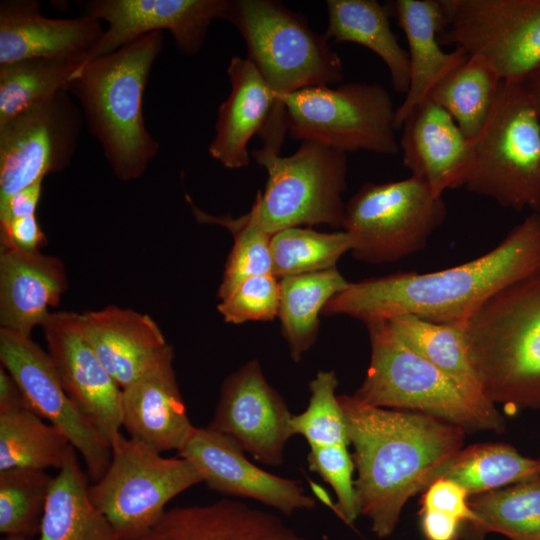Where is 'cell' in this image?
<instances>
[{
	"instance_id": "cell-1",
	"label": "cell",
	"mask_w": 540,
	"mask_h": 540,
	"mask_svg": "<svg viewBox=\"0 0 540 540\" xmlns=\"http://www.w3.org/2000/svg\"><path fill=\"white\" fill-rule=\"evenodd\" d=\"M539 271L540 214L530 213L493 249L464 264L349 282L327 302L322 315H347L366 323L408 314L464 324L496 292Z\"/></svg>"
},
{
	"instance_id": "cell-2",
	"label": "cell",
	"mask_w": 540,
	"mask_h": 540,
	"mask_svg": "<svg viewBox=\"0 0 540 540\" xmlns=\"http://www.w3.org/2000/svg\"><path fill=\"white\" fill-rule=\"evenodd\" d=\"M338 399L354 449L360 514L368 517L378 538L389 537L407 501L463 448L466 432L430 415L370 406L353 395Z\"/></svg>"
},
{
	"instance_id": "cell-3",
	"label": "cell",
	"mask_w": 540,
	"mask_h": 540,
	"mask_svg": "<svg viewBox=\"0 0 540 540\" xmlns=\"http://www.w3.org/2000/svg\"><path fill=\"white\" fill-rule=\"evenodd\" d=\"M163 33L152 32L118 50L87 61L66 90L79 101L89 132L122 181L143 175L159 144L148 132L143 96Z\"/></svg>"
},
{
	"instance_id": "cell-4",
	"label": "cell",
	"mask_w": 540,
	"mask_h": 540,
	"mask_svg": "<svg viewBox=\"0 0 540 540\" xmlns=\"http://www.w3.org/2000/svg\"><path fill=\"white\" fill-rule=\"evenodd\" d=\"M227 21L246 43L247 59L270 87L275 105L259 134L263 146L281 149L289 131L283 98L312 86L343 79V65L324 34L275 0H230Z\"/></svg>"
},
{
	"instance_id": "cell-5",
	"label": "cell",
	"mask_w": 540,
	"mask_h": 540,
	"mask_svg": "<svg viewBox=\"0 0 540 540\" xmlns=\"http://www.w3.org/2000/svg\"><path fill=\"white\" fill-rule=\"evenodd\" d=\"M464 336L491 403L540 408V271L487 299L464 323Z\"/></svg>"
},
{
	"instance_id": "cell-6",
	"label": "cell",
	"mask_w": 540,
	"mask_h": 540,
	"mask_svg": "<svg viewBox=\"0 0 540 540\" xmlns=\"http://www.w3.org/2000/svg\"><path fill=\"white\" fill-rule=\"evenodd\" d=\"M371 345L366 376L353 396L380 408L418 412L439 418L465 432L501 433L505 419L480 399L409 348L388 320L364 323Z\"/></svg>"
},
{
	"instance_id": "cell-7",
	"label": "cell",
	"mask_w": 540,
	"mask_h": 540,
	"mask_svg": "<svg viewBox=\"0 0 540 540\" xmlns=\"http://www.w3.org/2000/svg\"><path fill=\"white\" fill-rule=\"evenodd\" d=\"M473 145L466 189L504 208L540 214V120L521 83L501 82Z\"/></svg>"
},
{
	"instance_id": "cell-8",
	"label": "cell",
	"mask_w": 540,
	"mask_h": 540,
	"mask_svg": "<svg viewBox=\"0 0 540 540\" xmlns=\"http://www.w3.org/2000/svg\"><path fill=\"white\" fill-rule=\"evenodd\" d=\"M111 451L110 464L89 486V495L121 540L144 536L164 515L171 499L203 482L200 471L186 458H165L121 433L113 439Z\"/></svg>"
},
{
	"instance_id": "cell-9",
	"label": "cell",
	"mask_w": 540,
	"mask_h": 540,
	"mask_svg": "<svg viewBox=\"0 0 540 540\" xmlns=\"http://www.w3.org/2000/svg\"><path fill=\"white\" fill-rule=\"evenodd\" d=\"M289 135L342 153L368 151L392 156L400 150L396 108L379 83L349 82L307 87L283 98Z\"/></svg>"
},
{
	"instance_id": "cell-10",
	"label": "cell",
	"mask_w": 540,
	"mask_h": 540,
	"mask_svg": "<svg viewBox=\"0 0 540 540\" xmlns=\"http://www.w3.org/2000/svg\"><path fill=\"white\" fill-rule=\"evenodd\" d=\"M446 216L443 197L411 175L362 185L345 205L342 229L350 238L355 259L391 263L422 250Z\"/></svg>"
},
{
	"instance_id": "cell-11",
	"label": "cell",
	"mask_w": 540,
	"mask_h": 540,
	"mask_svg": "<svg viewBox=\"0 0 540 540\" xmlns=\"http://www.w3.org/2000/svg\"><path fill=\"white\" fill-rule=\"evenodd\" d=\"M267 172L263 192L256 194L262 227L269 235L293 227L328 225L342 228L347 157L319 143L303 141L295 153L251 151Z\"/></svg>"
},
{
	"instance_id": "cell-12",
	"label": "cell",
	"mask_w": 540,
	"mask_h": 540,
	"mask_svg": "<svg viewBox=\"0 0 540 540\" xmlns=\"http://www.w3.org/2000/svg\"><path fill=\"white\" fill-rule=\"evenodd\" d=\"M441 45L484 58L502 81L521 83L540 64V0H440Z\"/></svg>"
},
{
	"instance_id": "cell-13",
	"label": "cell",
	"mask_w": 540,
	"mask_h": 540,
	"mask_svg": "<svg viewBox=\"0 0 540 540\" xmlns=\"http://www.w3.org/2000/svg\"><path fill=\"white\" fill-rule=\"evenodd\" d=\"M83 116L67 90L0 124V205L69 165Z\"/></svg>"
},
{
	"instance_id": "cell-14",
	"label": "cell",
	"mask_w": 540,
	"mask_h": 540,
	"mask_svg": "<svg viewBox=\"0 0 540 540\" xmlns=\"http://www.w3.org/2000/svg\"><path fill=\"white\" fill-rule=\"evenodd\" d=\"M0 360L29 408L68 439L90 479L98 481L110 464L111 446L69 398L49 353L30 336L0 328Z\"/></svg>"
},
{
	"instance_id": "cell-15",
	"label": "cell",
	"mask_w": 540,
	"mask_h": 540,
	"mask_svg": "<svg viewBox=\"0 0 540 540\" xmlns=\"http://www.w3.org/2000/svg\"><path fill=\"white\" fill-rule=\"evenodd\" d=\"M292 416L285 400L267 382L259 362L251 360L224 380L207 427L258 462L278 466L293 436Z\"/></svg>"
},
{
	"instance_id": "cell-16",
	"label": "cell",
	"mask_w": 540,
	"mask_h": 540,
	"mask_svg": "<svg viewBox=\"0 0 540 540\" xmlns=\"http://www.w3.org/2000/svg\"><path fill=\"white\" fill-rule=\"evenodd\" d=\"M230 0H92L84 16L108 28L89 61L112 53L147 34L167 30L180 53L195 55L203 47L213 20L226 18Z\"/></svg>"
},
{
	"instance_id": "cell-17",
	"label": "cell",
	"mask_w": 540,
	"mask_h": 540,
	"mask_svg": "<svg viewBox=\"0 0 540 540\" xmlns=\"http://www.w3.org/2000/svg\"><path fill=\"white\" fill-rule=\"evenodd\" d=\"M42 327L66 393L111 446L122 426V388L85 340L80 314L52 312Z\"/></svg>"
},
{
	"instance_id": "cell-18",
	"label": "cell",
	"mask_w": 540,
	"mask_h": 540,
	"mask_svg": "<svg viewBox=\"0 0 540 540\" xmlns=\"http://www.w3.org/2000/svg\"><path fill=\"white\" fill-rule=\"evenodd\" d=\"M178 454L197 467L210 489L222 494L255 500L284 515L316 506L298 481L259 468L235 443L208 427H196Z\"/></svg>"
},
{
	"instance_id": "cell-19",
	"label": "cell",
	"mask_w": 540,
	"mask_h": 540,
	"mask_svg": "<svg viewBox=\"0 0 540 540\" xmlns=\"http://www.w3.org/2000/svg\"><path fill=\"white\" fill-rule=\"evenodd\" d=\"M401 128L402 163L433 193L465 186L474 165V145L451 115L430 98L417 105Z\"/></svg>"
},
{
	"instance_id": "cell-20",
	"label": "cell",
	"mask_w": 540,
	"mask_h": 540,
	"mask_svg": "<svg viewBox=\"0 0 540 540\" xmlns=\"http://www.w3.org/2000/svg\"><path fill=\"white\" fill-rule=\"evenodd\" d=\"M104 33L100 21L80 16L55 19L41 14L35 0L0 3V65L44 57L90 55Z\"/></svg>"
},
{
	"instance_id": "cell-21",
	"label": "cell",
	"mask_w": 540,
	"mask_h": 540,
	"mask_svg": "<svg viewBox=\"0 0 540 540\" xmlns=\"http://www.w3.org/2000/svg\"><path fill=\"white\" fill-rule=\"evenodd\" d=\"M80 319L85 340L122 389L173 351L147 314L107 306Z\"/></svg>"
},
{
	"instance_id": "cell-22",
	"label": "cell",
	"mask_w": 540,
	"mask_h": 540,
	"mask_svg": "<svg viewBox=\"0 0 540 540\" xmlns=\"http://www.w3.org/2000/svg\"><path fill=\"white\" fill-rule=\"evenodd\" d=\"M122 426L158 452H180L192 436L173 368V351L122 389Z\"/></svg>"
},
{
	"instance_id": "cell-23",
	"label": "cell",
	"mask_w": 540,
	"mask_h": 540,
	"mask_svg": "<svg viewBox=\"0 0 540 540\" xmlns=\"http://www.w3.org/2000/svg\"><path fill=\"white\" fill-rule=\"evenodd\" d=\"M62 261L14 246L0 250V328L30 336L43 326L67 288Z\"/></svg>"
},
{
	"instance_id": "cell-24",
	"label": "cell",
	"mask_w": 540,
	"mask_h": 540,
	"mask_svg": "<svg viewBox=\"0 0 540 540\" xmlns=\"http://www.w3.org/2000/svg\"><path fill=\"white\" fill-rule=\"evenodd\" d=\"M137 540H312L274 513L241 501L220 499L205 505L166 510Z\"/></svg>"
},
{
	"instance_id": "cell-25",
	"label": "cell",
	"mask_w": 540,
	"mask_h": 540,
	"mask_svg": "<svg viewBox=\"0 0 540 540\" xmlns=\"http://www.w3.org/2000/svg\"><path fill=\"white\" fill-rule=\"evenodd\" d=\"M388 12L396 17L408 43L410 82L403 102L396 108L395 125L399 129L410 112L429 97L435 85L469 54L462 48L452 52L441 48L438 36L445 17L440 0H397Z\"/></svg>"
},
{
	"instance_id": "cell-26",
	"label": "cell",
	"mask_w": 540,
	"mask_h": 540,
	"mask_svg": "<svg viewBox=\"0 0 540 540\" xmlns=\"http://www.w3.org/2000/svg\"><path fill=\"white\" fill-rule=\"evenodd\" d=\"M231 84L228 97L218 109L210 155L229 169L248 166V144L260 134L275 105L267 82L247 59L233 56L227 67Z\"/></svg>"
},
{
	"instance_id": "cell-27",
	"label": "cell",
	"mask_w": 540,
	"mask_h": 540,
	"mask_svg": "<svg viewBox=\"0 0 540 540\" xmlns=\"http://www.w3.org/2000/svg\"><path fill=\"white\" fill-rule=\"evenodd\" d=\"M75 448L53 477L45 505L39 540H121L92 503L89 485Z\"/></svg>"
},
{
	"instance_id": "cell-28",
	"label": "cell",
	"mask_w": 540,
	"mask_h": 540,
	"mask_svg": "<svg viewBox=\"0 0 540 540\" xmlns=\"http://www.w3.org/2000/svg\"><path fill=\"white\" fill-rule=\"evenodd\" d=\"M326 6V39L371 50L385 63L393 90L406 95L410 82L408 52L390 27L387 7L376 0H327Z\"/></svg>"
},
{
	"instance_id": "cell-29",
	"label": "cell",
	"mask_w": 540,
	"mask_h": 540,
	"mask_svg": "<svg viewBox=\"0 0 540 540\" xmlns=\"http://www.w3.org/2000/svg\"><path fill=\"white\" fill-rule=\"evenodd\" d=\"M450 479L471 496L540 478V458L520 454L504 443H484L462 448L438 466L428 485Z\"/></svg>"
},
{
	"instance_id": "cell-30",
	"label": "cell",
	"mask_w": 540,
	"mask_h": 540,
	"mask_svg": "<svg viewBox=\"0 0 540 540\" xmlns=\"http://www.w3.org/2000/svg\"><path fill=\"white\" fill-rule=\"evenodd\" d=\"M280 281L278 317L291 357L300 361L315 343L319 315L327 302L343 291L349 282L336 268L286 276Z\"/></svg>"
},
{
	"instance_id": "cell-31",
	"label": "cell",
	"mask_w": 540,
	"mask_h": 540,
	"mask_svg": "<svg viewBox=\"0 0 540 540\" xmlns=\"http://www.w3.org/2000/svg\"><path fill=\"white\" fill-rule=\"evenodd\" d=\"M477 520L462 528L464 540L498 533L510 540H540V478L471 496Z\"/></svg>"
},
{
	"instance_id": "cell-32",
	"label": "cell",
	"mask_w": 540,
	"mask_h": 540,
	"mask_svg": "<svg viewBox=\"0 0 540 540\" xmlns=\"http://www.w3.org/2000/svg\"><path fill=\"white\" fill-rule=\"evenodd\" d=\"M501 82L490 63L469 55L435 85L428 98L447 111L473 141L491 113Z\"/></svg>"
},
{
	"instance_id": "cell-33",
	"label": "cell",
	"mask_w": 540,
	"mask_h": 540,
	"mask_svg": "<svg viewBox=\"0 0 540 540\" xmlns=\"http://www.w3.org/2000/svg\"><path fill=\"white\" fill-rule=\"evenodd\" d=\"M72 445L28 405L0 412V471L60 469Z\"/></svg>"
},
{
	"instance_id": "cell-34",
	"label": "cell",
	"mask_w": 540,
	"mask_h": 540,
	"mask_svg": "<svg viewBox=\"0 0 540 540\" xmlns=\"http://www.w3.org/2000/svg\"><path fill=\"white\" fill-rule=\"evenodd\" d=\"M409 348L435 365L473 396L488 400L476 379L464 336V324H442L414 315L388 319ZM489 401V400H488Z\"/></svg>"
},
{
	"instance_id": "cell-35",
	"label": "cell",
	"mask_w": 540,
	"mask_h": 540,
	"mask_svg": "<svg viewBox=\"0 0 540 540\" xmlns=\"http://www.w3.org/2000/svg\"><path fill=\"white\" fill-rule=\"evenodd\" d=\"M85 57H44L0 65V124L66 90Z\"/></svg>"
},
{
	"instance_id": "cell-36",
	"label": "cell",
	"mask_w": 540,
	"mask_h": 540,
	"mask_svg": "<svg viewBox=\"0 0 540 540\" xmlns=\"http://www.w3.org/2000/svg\"><path fill=\"white\" fill-rule=\"evenodd\" d=\"M186 199L198 222L223 226L233 235L234 244L228 255L218 289L220 300L230 295L247 278L273 274L271 235L262 227L257 194L250 211L238 218H232L229 215H211L199 209L188 195Z\"/></svg>"
},
{
	"instance_id": "cell-37",
	"label": "cell",
	"mask_w": 540,
	"mask_h": 540,
	"mask_svg": "<svg viewBox=\"0 0 540 540\" xmlns=\"http://www.w3.org/2000/svg\"><path fill=\"white\" fill-rule=\"evenodd\" d=\"M270 248L273 275L281 279L336 268L351 250V241L344 230L324 233L293 227L272 235Z\"/></svg>"
},
{
	"instance_id": "cell-38",
	"label": "cell",
	"mask_w": 540,
	"mask_h": 540,
	"mask_svg": "<svg viewBox=\"0 0 540 540\" xmlns=\"http://www.w3.org/2000/svg\"><path fill=\"white\" fill-rule=\"evenodd\" d=\"M53 477L45 470L0 471V531L30 539L40 531Z\"/></svg>"
},
{
	"instance_id": "cell-39",
	"label": "cell",
	"mask_w": 540,
	"mask_h": 540,
	"mask_svg": "<svg viewBox=\"0 0 540 540\" xmlns=\"http://www.w3.org/2000/svg\"><path fill=\"white\" fill-rule=\"evenodd\" d=\"M334 371H319L309 383L307 408L291 418L293 435H301L310 446L349 445L347 427L336 388Z\"/></svg>"
},
{
	"instance_id": "cell-40",
	"label": "cell",
	"mask_w": 540,
	"mask_h": 540,
	"mask_svg": "<svg viewBox=\"0 0 540 540\" xmlns=\"http://www.w3.org/2000/svg\"><path fill=\"white\" fill-rule=\"evenodd\" d=\"M308 468L323 478L334 490L337 502L332 508L347 525L360 515L353 472L354 461L347 445L310 446Z\"/></svg>"
},
{
	"instance_id": "cell-41",
	"label": "cell",
	"mask_w": 540,
	"mask_h": 540,
	"mask_svg": "<svg viewBox=\"0 0 540 540\" xmlns=\"http://www.w3.org/2000/svg\"><path fill=\"white\" fill-rule=\"evenodd\" d=\"M280 281L273 274L247 278L217 306L227 323L270 321L278 317Z\"/></svg>"
},
{
	"instance_id": "cell-42",
	"label": "cell",
	"mask_w": 540,
	"mask_h": 540,
	"mask_svg": "<svg viewBox=\"0 0 540 540\" xmlns=\"http://www.w3.org/2000/svg\"><path fill=\"white\" fill-rule=\"evenodd\" d=\"M420 498V511H432L447 515L464 526L473 524L477 516L469 505L470 495L456 482L438 478L431 482Z\"/></svg>"
},
{
	"instance_id": "cell-43",
	"label": "cell",
	"mask_w": 540,
	"mask_h": 540,
	"mask_svg": "<svg viewBox=\"0 0 540 540\" xmlns=\"http://www.w3.org/2000/svg\"><path fill=\"white\" fill-rule=\"evenodd\" d=\"M1 246H14L16 248L35 252L45 242L36 214L13 218L0 224Z\"/></svg>"
},
{
	"instance_id": "cell-44",
	"label": "cell",
	"mask_w": 540,
	"mask_h": 540,
	"mask_svg": "<svg viewBox=\"0 0 540 540\" xmlns=\"http://www.w3.org/2000/svg\"><path fill=\"white\" fill-rule=\"evenodd\" d=\"M43 181L36 182L13 194L5 203L0 205V224L13 218L36 214V209L42 192Z\"/></svg>"
},
{
	"instance_id": "cell-45",
	"label": "cell",
	"mask_w": 540,
	"mask_h": 540,
	"mask_svg": "<svg viewBox=\"0 0 540 540\" xmlns=\"http://www.w3.org/2000/svg\"><path fill=\"white\" fill-rule=\"evenodd\" d=\"M420 525L427 540H457L461 537L463 524L447 515L420 511Z\"/></svg>"
},
{
	"instance_id": "cell-46",
	"label": "cell",
	"mask_w": 540,
	"mask_h": 540,
	"mask_svg": "<svg viewBox=\"0 0 540 540\" xmlns=\"http://www.w3.org/2000/svg\"><path fill=\"white\" fill-rule=\"evenodd\" d=\"M27 405L23 394L8 371L0 368V412Z\"/></svg>"
},
{
	"instance_id": "cell-47",
	"label": "cell",
	"mask_w": 540,
	"mask_h": 540,
	"mask_svg": "<svg viewBox=\"0 0 540 540\" xmlns=\"http://www.w3.org/2000/svg\"><path fill=\"white\" fill-rule=\"evenodd\" d=\"M540 120V64L521 82Z\"/></svg>"
},
{
	"instance_id": "cell-48",
	"label": "cell",
	"mask_w": 540,
	"mask_h": 540,
	"mask_svg": "<svg viewBox=\"0 0 540 540\" xmlns=\"http://www.w3.org/2000/svg\"><path fill=\"white\" fill-rule=\"evenodd\" d=\"M3 540H28V539L21 536L6 535Z\"/></svg>"
}]
</instances>
